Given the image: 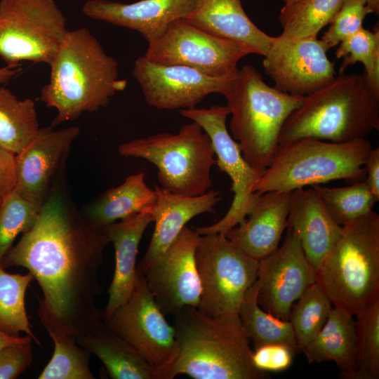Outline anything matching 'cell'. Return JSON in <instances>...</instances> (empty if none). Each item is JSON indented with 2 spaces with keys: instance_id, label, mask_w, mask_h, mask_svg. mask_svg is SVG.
<instances>
[{
  "instance_id": "10",
  "label": "cell",
  "mask_w": 379,
  "mask_h": 379,
  "mask_svg": "<svg viewBox=\"0 0 379 379\" xmlns=\"http://www.w3.org/2000/svg\"><path fill=\"white\" fill-rule=\"evenodd\" d=\"M55 0H0V58L51 65L68 32Z\"/></svg>"
},
{
  "instance_id": "46",
  "label": "cell",
  "mask_w": 379,
  "mask_h": 379,
  "mask_svg": "<svg viewBox=\"0 0 379 379\" xmlns=\"http://www.w3.org/2000/svg\"><path fill=\"white\" fill-rule=\"evenodd\" d=\"M284 2V4H290L294 2H296L299 0H282Z\"/></svg>"
},
{
  "instance_id": "34",
  "label": "cell",
  "mask_w": 379,
  "mask_h": 379,
  "mask_svg": "<svg viewBox=\"0 0 379 379\" xmlns=\"http://www.w3.org/2000/svg\"><path fill=\"white\" fill-rule=\"evenodd\" d=\"M327 295L316 282L307 288L291 307V324L298 351L321 331L333 309Z\"/></svg>"
},
{
  "instance_id": "24",
  "label": "cell",
  "mask_w": 379,
  "mask_h": 379,
  "mask_svg": "<svg viewBox=\"0 0 379 379\" xmlns=\"http://www.w3.org/2000/svg\"><path fill=\"white\" fill-rule=\"evenodd\" d=\"M153 222L152 211H145L114 222L102 232L112 242L115 253V267L108 288V300L103 319L108 317L129 298L136 279V258L141 239Z\"/></svg>"
},
{
  "instance_id": "25",
  "label": "cell",
  "mask_w": 379,
  "mask_h": 379,
  "mask_svg": "<svg viewBox=\"0 0 379 379\" xmlns=\"http://www.w3.org/2000/svg\"><path fill=\"white\" fill-rule=\"evenodd\" d=\"M75 338L100 360L112 379H159L158 371L104 321Z\"/></svg>"
},
{
  "instance_id": "26",
  "label": "cell",
  "mask_w": 379,
  "mask_h": 379,
  "mask_svg": "<svg viewBox=\"0 0 379 379\" xmlns=\"http://www.w3.org/2000/svg\"><path fill=\"white\" fill-rule=\"evenodd\" d=\"M156 199V192L147 185L144 173H138L98 196L81 213L91 226L102 231L117 221L152 211Z\"/></svg>"
},
{
  "instance_id": "43",
  "label": "cell",
  "mask_w": 379,
  "mask_h": 379,
  "mask_svg": "<svg viewBox=\"0 0 379 379\" xmlns=\"http://www.w3.org/2000/svg\"><path fill=\"white\" fill-rule=\"evenodd\" d=\"M32 338L28 335L23 337L15 336L6 333L0 328V350L8 345L22 343Z\"/></svg>"
},
{
  "instance_id": "8",
  "label": "cell",
  "mask_w": 379,
  "mask_h": 379,
  "mask_svg": "<svg viewBox=\"0 0 379 379\" xmlns=\"http://www.w3.org/2000/svg\"><path fill=\"white\" fill-rule=\"evenodd\" d=\"M118 152L153 164L161 187L171 193L196 197L211 190L215 153L208 135L195 121L175 134L160 133L122 143Z\"/></svg>"
},
{
  "instance_id": "20",
  "label": "cell",
  "mask_w": 379,
  "mask_h": 379,
  "mask_svg": "<svg viewBox=\"0 0 379 379\" xmlns=\"http://www.w3.org/2000/svg\"><path fill=\"white\" fill-rule=\"evenodd\" d=\"M291 193L260 194L245 220L225 236L255 260L269 255L278 248L287 227Z\"/></svg>"
},
{
  "instance_id": "40",
  "label": "cell",
  "mask_w": 379,
  "mask_h": 379,
  "mask_svg": "<svg viewBox=\"0 0 379 379\" xmlns=\"http://www.w3.org/2000/svg\"><path fill=\"white\" fill-rule=\"evenodd\" d=\"M8 345L0 350V379H15L25 371L33 360L32 342Z\"/></svg>"
},
{
  "instance_id": "3",
  "label": "cell",
  "mask_w": 379,
  "mask_h": 379,
  "mask_svg": "<svg viewBox=\"0 0 379 379\" xmlns=\"http://www.w3.org/2000/svg\"><path fill=\"white\" fill-rule=\"evenodd\" d=\"M174 351L160 379L180 374L194 379H265L253 364V350L241 327L186 307L173 315Z\"/></svg>"
},
{
  "instance_id": "12",
  "label": "cell",
  "mask_w": 379,
  "mask_h": 379,
  "mask_svg": "<svg viewBox=\"0 0 379 379\" xmlns=\"http://www.w3.org/2000/svg\"><path fill=\"white\" fill-rule=\"evenodd\" d=\"M252 54L246 46L220 38L192 24L185 18L172 22L163 34L148 43L143 55L158 63L182 65L206 75H234L238 62Z\"/></svg>"
},
{
  "instance_id": "11",
  "label": "cell",
  "mask_w": 379,
  "mask_h": 379,
  "mask_svg": "<svg viewBox=\"0 0 379 379\" xmlns=\"http://www.w3.org/2000/svg\"><path fill=\"white\" fill-rule=\"evenodd\" d=\"M183 117L199 124L208 135L214 150L215 165L232 181L234 198L226 214L214 224L197 227L200 234L218 233L225 235L241 224L260 194L252 188L263 171L251 166L244 159L239 143L230 133L226 121L230 115L227 105H212L208 108L192 107L180 109Z\"/></svg>"
},
{
  "instance_id": "27",
  "label": "cell",
  "mask_w": 379,
  "mask_h": 379,
  "mask_svg": "<svg viewBox=\"0 0 379 379\" xmlns=\"http://www.w3.org/2000/svg\"><path fill=\"white\" fill-rule=\"evenodd\" d=\"M353 317L333 307L323 328L301 350L308 363L333 361L339 377L350 379L355 368L357 339Z\"/></svg>"
},
{
  "instance_id": "2",
  "label": "cell",
  "mask_w": 379,
  "mask_h": 379,
  "mask_svg": "<svg viewBox=\"0 0 379 379\" xmlns=\"http://www.w3.org/2000/svg\"><path fill=\"white\" fill-rule=\"evenodd\" d=\"M50 67L39 100L57 112L53 127L105 107L127 84L119 79L117 60L85 27L68 31Z\"/></svg>"
},
{
  "instance_id": "33",
  "label": "cell",
  "mask_w": 379,
  "mask_h": 379,
  "mask_svg": "<svg viewBox=\"0 0 379 379\" xmlns=\"http://www.w3.org/2000/svg\"><path fill=\"white\" fill-rule=\"evenodd\" d=\"M312 187L331 217L342 227L372 211L378 202L365 179L345 187H330L321 185Z\"/></svg>"
},
{
  "instance_id": "28",
  "label": "cell",
  "mask_w": 379,
  "mask_h": 379,
  "mask_svg": "<svg viewBox=\"0 0 379 379\" xmlns=\"http://www.w3.org/2000/svg\"><path fill=\"white\" fill-rule=\"evenodd\" d=\"M256 281L246 291L241 302L239 317L241 329L253 344L254 349L261 345L280 343L298 352L291 324L263 310L258 303Z\"/></svg>"
},
{
  "instance_id": "15",
  "label": "cell",
  "mask_w": 379,
  "mask_h": 379,
  "mask_svg": "<svg viewBox=\"0 0 379 379\" xmlns=\"http://www.w3.org/2000/svg\"><path fill=\"white\" fill-rule=\"evenodd\" d=\"M199 238L186 225L159 257L144 268L137 267L164 314L173 316L184 307L199 305L201 284L195 251Z\"/></svg>"
},
{
  "instance_id": "21",
  "label": "cell",
  "mask_w": 379,
  "mask_h": 379,
  "mask_svg": "<svg viewBox=\"0 0 379 379\" xmlns=\"http://www.w3.org/2000/svg\"><path fill=\"white\" fill-rule=\"evenodd\" d=\"M287 227L298 235L315 272L343 231V227L331 217L312 187L291 192Z\"/></svg>"
},
{
  "instance_id": "47",
  "label": "cell",
  "mask_w": 379,
  "mask_h": 379,
  "mask_svg": "<svg viewBox=\"0 0 379 379\" xmlns=\"http://www.w3.org/2000/svg\"><path fill=\"white\" fill-rule=\"evenodd\" d=\"M1 200H2V198H0V204H1Z\"/></svg>"
},
{
  "instance_id": "38",
  "label": "cell",
  "mask_w": 379,
  "mask_h": 379,
  "mask_svg": "<svg viewBox=\"0 0 379 379\" xmlns=\"http://www.w3.org/2000/svg\"><path fill=\"white\" fill-rule=\"evenodd\" d=\"M369 13L372 12L365 0H345L321 39L329 48L336 46L362 28Z\"/></svg>"
},
{
  "instance_id": "44",
  "label": "cell",
  "mask_w": 379,
  "mask_h": 379,
  "mask_svg": "<svg viewBox=\"0 0 379 379\" xmlns=\"http://www.w3.org/2000/svg\"><path fill=\"white\" fill-rule=\"evenodd\" d=\"M20 71L21 68L19 67H10L6 66L0 67V84L8 82L15 76L18 74Z\"/></svg>"
},
{
  "instance_id": "23",
  "label": "cell",
  "mask_w": 379,
  "mask_h": 379,
  "mask_svg": "<svg viewBox=\"0 0 379 379\" xmlns=\"http://www.w3.org/2000/svg\"><path fill=\"white\" fill-rule=\"evenodd\" d=\"M199 28L265 55L273 37L259 29L244 11L241 0H195L185 18Z\"/></svg>"
},
{
  "instance_id": "16",
  "label": "cell",
  "mask_w": 379,
  "mask_h": 379,
  "mask_svg": "<svg viewBox=\"0 0 379 379\" xmlns=\"http://www.w3.org/2000/svg\"><path fill=\"white\" fill-rule=\"evenodd\" d=\"M281 246L258 260V303L265 311L288 321L293 303L317 282L296 233L291 228Z\"/></svg>"
},
{
  "instance_id": "7",
  "label": "cell",
  "mask_w": 379,
  "mask_h": 379,
  "mask_svg": "<svg viewBox=\"0 0 379 379\" xmlns=\"http://www.w3.org/2000/svg\"><path fill=\"white\" fill-rule=\"evenodd\" d=\"M334 307L355 316L379 299V215L372 211L343 226L316 272Z\"/></svg>"
},
{
  "instance_id": "5",
  "label": "cell",
  "mask_w": 379,
  "mask_h": 379,
  "mask_svg": "<svg viewBox=\"0 0 379 379\" xmlns=\"http://www.w3.org/2000/svg\"><path fill=\"white\" fill-rule=\"evenodd\" d=\"M231 119L232 137L246 161L264 171L279 147L282 127L303 97L267 85L252 65L238 69L225 93Z\"/></svg>"
},
{
  "instance_id": "17",
  "label": "cell",
  "mask_w": 379,
  "mask_h": 379,
  "mask_svg": "<svg viewBox=\"0 0 379 379\" xmlns=\"http://www.w3.org/2000/svg\"><path fill=\"white\" fill-rule=\"evenodd\" d=\"M234 74L211 77L191 67L155 62L144 55L135 60L133 69L147 104L165 110L194 107L211 93L224 95Z\"/></svg>"
},
{
  "instance_id": "41",
  "label": "cell",
  "mask_w": 379,
  "mask_h": 379,
  "mask_svg": "<svg viewBox=\"0 0 379 379\" xmlns=\"http://www.w3.org/2000/svg\"><path fill=\"white\" fill-rule=\"evenodd\" d=\"M16 184L15 154L0 147V198L14 190Z\"/></svg>"
},
{
  "instance_id": "32",
  "label": "cell",
  "mask_w": 379,
  "mask_h": 379,
  "mask_svg": "<svg viewBox=\"0 0 379 379\" xmlns=\"http://www.w3.org/2000/svg\"><path fill=\"white\" fill-rule=\"evenodd\" d=\"M34 277L10 274L0 265V328L6 333L18 336L23 332L39 345L40 340L32 331L25 307V293Z\"/></svg>"
},
{
  "instance_id": "6",
  "label": "cell",
  "mask_w": 379,
  "mask_h": 379,
  "mask_svg": "<svg viewBox=\"0 0 379 379\" xmlns=\"http://www.w3.org/2000/svg\"><path fill=\"white\" fill-rule=\"evenodd\" d=\"M371 149L366 138L333 142L302 138L281 144L252 192H291L333 180L360 182L366 178L365 164Z\"/></svg>"
},
{
  "instance_id": "22",
  "label": "cell",
  "mask_w": 379,
  "mask_h": 379,
  "mask_svg": "<svg viewBox=\"0 0 379 379\" xmlns=\"http://www.w3.org/2000/svg\"><path fill=\"white\" fill-rule=\"evenodd\" d=\"M157 199L152 210L154 229L147 251L138 268L142 269L159 257L175 240L186 224L195 216L215 213L214 207L222 199L220 191L186 197L154 186Z\"/></svg>"
},
{
  "instance_id": "39",
  "label": "cell",
  "mask_w": 379,
  "mask_h": 379,
  "mask_svg": "<svg viewBox=\"0 0 379 379\" xmlns=\"http://www.w3.org/2000/svg\"><path fill=\"white\" fill-rule=\"evenodd\" d=\"M295 352L280 343L261 345L253 350V366L262 372H280L291 366Z\"/></svg>"
},
{
  "instance_id": "31",
  "label": "cell",
  "mask_w": 379,
  "mask_h": 379,
  "mask_svg": "<svg viewBox=\"0 0 379 379\" xmlns=\"http://www.w3.org/2000/svg\"><path fill=\"white\" fill-rule=\"evenodd\" d=\"M345 0H299L284 4L279 13L281 36L288 38L317 37L329 25Z\"/></svg>"
},
{
  "instance_id": "19",
  "label": "cell",
  "mask_w": 379,
  "mask_h": 379,
  "mask_svg": "<svg viewBox=\"0 0 379 379\" xmlns=\"http://www.w3.org/2000/svg\"><path fill=\"white\" fill-rule=\"evenodd\" d=\"M195 0H139L124 4L109 0H88L83 13L93 20L135 30L148 43L157 39L175 20L191 13Z\"/></svg>"
},
{
  "instance_id": "14",
  "label": "cell",
  "mask_w": 379,
  "mask_h": 379,
  "mask_svg": "<svg viewBox=\"0 0 379 379\" xmlns=\"http://www.w3.org/2000/svg\"><path fill=\"white\" fill-rule=\"evenodd\" d=\"M330 48L317 37L274 36L262 67L277 89L304 97L333 80L335 64L327 55Z\"/></svg>"
},
{
  "instance_id": "9",
  "label": "cell",
  "mask_w": 379,
  "mask_h": 379,
  "mask_svg": "<svg viewBox=\"0 0 379 379\" xmlns=\"http://www.w3.org/2000/svg\"><path fill=\"white\" fill-rule=\"evenodd\" d=\"M195 258L201 284L197 308L241 327L239 309L246 291L256 281L258 260L218 233L200 235Z\"/></svg>"
},
{
  "instance_id": "1",
  "label": "cell",
  "mask_w": 379,
  "mask_h": 379,
  "mask_svg": "<svg viewBox=\"0 0 379 379\" xmlns=\"http://www.w3.org/2000/svg\"><path fill=\"white\" fill-rule=\"evenodd\" d=\"M108 243L77 208L64 177L42 204L32 227L0 265L26 268L43 293L39 317L77 337L103 321L96 298L102 293L98 276Z\"/></svg>"
},
{
  "instance_id": "13",
  "label": "cell",
  "mask_w": 379,
  "mask_h": 379,
  "mask_svg": "<svg viewBox=\"0 0 379 379\" xmlns=\"http://www.w3.org/2000/svg\"><path fill=\"white\" fill-rule=\"evenodd\" d=\"M103 321L158 371L160 379L174 351L175 331L166 319L140 271L137 270L128 300Z\"/></svg>"
},
{
  "instance_id": "30",
  "label": "cell",
  "mask_w": 379,
  "mask_h": 379,
  "mask_svg": "<svg viewBox=\"0 0 379 379\" xmlns=\"http://www.w3.org/2000/svg\"><path fill=\"white\" fill-rule=\"evenodd\" d=\"M54 343L50 361L39 379H95L89 364L90 353L74 335L57 327L46 319H40Z\"/></svg>"
},
{
  "instance_id": "29",
  "label": "cell",
  "mask_w": 379,
  "mask_h": 379,
  "mask_svg": "<svg viewBox=\"0 0 379 379\" xmlns=\"http://www.w3.org/2000/svg\"><path fill=\"white\" fill-rule=\"evenodd\" d=\"M39 128L35 103L19 100L0 86V147L18 154L36 136Z\"/></svg>"
},
{
  "instance_id": "45",
  "label": "cell",
  "mask_w": 379,
  "mask_h": 379,
  "mask_svg": "<svg viewBox=\"0 0 379 379\" xmlns=\"http://www.w3.org/2000/svg\"><path fill=\"white\" fill-rule=\"evenodd\" d=\"M366 4L372 13H378L379 12V0H365Z\"/></svg>"
},
{
  "instance_id": "4",
  "label": "cell",
  "mask_w": 379,
  "mask_h": 379,
  "mask_svg": "<svg viewBox=\"0 0 379 379\" xmlns=\"http://www.w3.org/2000/svg\"><path fill=\"white\" fill-rule=\"evenodd\" d=\"M378 129L379 100L369 93L364 75L343 72L303 97L286 120L279 145L302 138L345 142Z\"/></svg>"
},
{
  "instance_id": "37",
  "label": "cell",
  "mask_w": 379,
  "mask_h": 379,
  "mask_svg": "<svg viewBox=\"0 0 379 379\" xmlns=\"http://www.w3.org/2000/svg\"><path fill=\"white\" fill-rule=\"evenodd\" d=\"M41 206L25 199L15 190L2 198L0 204V264L16 237L32 227Z\"/></svg>"
},
{
  "instance_id": "35",
  "label": "cell",
  "mask_w": 379,
  "mask_h": 379,
  "mask_svg": "<svg viewBox=\"0 0 379 379\" xmlns=\"http://www.w3.org/2000/svg\"><path fill=\"white\" fill-rule=\"evenodd\" d=\"M338 59L343 58L338 73L351 65L361 62L364 78L371 95L379 100V32H371L364 27L338 44Z\"/></svg>"
},
{
  "instance_id": "18",
  "label": "cell",
  "mask_w": 379,
  "mask_h": 379,
  "mask_svg": "<svg viewBox=\"0 0 379 379\" xmlns=\"http://www.w3.org/2000/svg\"><path fill=\"white\" fill-rule=\"evenodd\" d=\"M79 131L78 126L60 130L53 126L40 128L33 140L15 154V190L25 199L41 206L65 176V164Z\"/></svg>"
},
{
  "instance_id": "42",
  "label": "cell",
  "mask_w": 379,
  "mask_h": 379,
  "mask_svg": "<svg viewBox=\"0 0 379 379\" xmlns=\"http://www.w3.org/2000/svg\"><path fill=\"white\" fill-rule=\"evenodd\" d=\"M366 178L365 180L370 188L371 192L375 197L377 201H379V148L371 150L367 158L366 164Z\"/></svg>"
},
{
  "instance_id": "36",
  "label": "cell",
  "mask_w": 379,
  "mask_h": 379,
  "mask_svg": "<svg viewBox=\"0 0 379 379\" xmlns=\"http://www.w3.org/2000/svg\"><path fill=\"white\" fill-rule=\"evenodd\" d=\"M355 317V368L350 379H378L379 299Z\"/></svg>"
}]
</instances>
